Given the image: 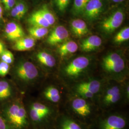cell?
<instances>
[{
	"label": "cell",
	"mask_w": 129,
	"mask_h": 129,
	"mask_svg": "<svg viewBox=\"0 0 129 129\" xmlns=\"http://www.w3.org/2000/svg\"><path fill=\"white\" fill-rule=\"evenodd\" d=\"M1 2L5 5V3H6V1L7 0H1Z\"/></svg>",
	"instance_id": "38"
},
{
	"label": "cell",
	"mask_w": 129,
	"mask_h": 129,
	"mask_svg": "<svg viewBox=\"0 0 129 129\" xmlns=\"http://www.w3.org/2000/svg\"><path fill=\"white\" fill-rule=\"evenodd\" d=\"M101 76L106 80L123 82L128 76V70L123 56L117 52L105 55L101 63Z\"/></svg>",
	"instance_id": "7"
},
{
	"label": "cell",
	"mask_w": 129,
	"mask_h": 129,
	"mask_svg": "<svg viewBox=\"0 0 129 129\" xmlns=\"http://www.w3.org/2000/svg\"><path fill=\"white\" fill-rule=\"evenodd\" d=\"M129 39V27H125L121 29L114 36L113 41L116 44H120Z\"/></svg>",
	"instance_id": "26"
},
{
	"label": "cell",
	"mask_w": 129,
	"mask_h": 129,
	"mask_svg": "<svg viewBox=\"0 0 129 129\" xmlns=\"http://www.w3.org/2000/svg\"><path fill=\"white\" fill-rule=\"evenodd\" d=\"M122 82L106 80L95 101L102 112L124 109L127 107L123 95Z\"/></svg>",
	"instance_id": "4"
},
{
	"label": "cell",
	"mask_w": 129,
	"mask_h": 129,
	"mask_svg": "<svg viewBox=\"0 0 129 129\" xmlns=\"http://www.w3.org/2000/svg\"><path fill=\"white\" fill-rule=\"evenodd\" d=\"M94 75L90 58L79 56L60 67L57 76L68 86Z\"/></svg>",
	"instance_id": "3"
},
{
	"label": "cell",
	"mask_w": 129,
	"mask_h": 129,
	"mask_svg": "<svg viewBox=\"0 0 129 129\" xmlns=\"http://www.w3.org/2000/svg\"><path fill=\"white\" fill-rule=\"evenodd\" d=\"M3 10L2 6L0 5V23L1 22V20L3 18Z\"/></svg>",
	"instance_id": "36"
},
{
	"label": "cell",
	"mask_w": 129,
	"mask_h": 129,
	"mask_svg": "<svg viewBox=\"0 0 129 129\" xmlns=\"http://www.w3.org/2000/svg\"><path fill=\"white\" fill-rule=\"evenodd\" d=\"M10 70V64L0 60V77H4L9 73Z\"/></svg>",
	"instance_id": "30"
},
{
	"label": "cell",
	"mask_w": 129,
	"mask_h": 129,
	"mask_svg": "<svg viewBox=\"0 0 129 129\" xmlns=\"http://www.w3.org/2000/svg\"><path fill=\"white\" fill-rule=\"evenodd\" d=\"M24 103L31 129H51L60 110L38 98H30Z\"/></svg>",
	"instance_id": "1"
},
{
	"label": "cell",
	"mask_w": 129,
	"mask_h": 129,
	"mask_svg": "<svg viewBox=\"0 0 129 129\" xmlns=\"http://www.w3.org/2000/svg\"><path fill=\"white\" fill-rule=\"evenodd\" d=\"M36 45V39L31 37H24L15 42L13 46L14 50L24 51L31 49Z\"/></svg>",
	"instance_id": "21"
},
{
	"label": "cell",
	"mask_w": 129,
	"mask_h": 129,
	"mask_svg": "<svg viewBox=\"0 0 129 129\" xmlns=\"http://www.w3.org/2000/svg\"><path fill=\"white\" fill-rule=\"evenodd\" d=\"M28 22L31 26H41L48 28L50 25L44 18L38 10L35 11L28 18Z\"/></svg>",
	"instance_id": "22"
},
{
	"label": "cell",
	"mask_w": 129,
	"mask_h": 129,
	"mask_svg": "<svg viewBox=\"0 0 129 129\" xmlns=\"http://www.w3.org/2000/svg\"><path fill=\"white\" fill-rule=\"evenodd\" d=\"M124 1L125 0H111V1H112L114 3H120Z\"/></svg>",
	"instance_id": "37"
},
{
	"label": "cell",
	"mask_w": 129,
	"mask_h": 129,
	"mask_svg": "<svg viewBox=\"0 0 129 129\" xmlns=\"http://www.w3.org/2000/svg\"><path fill=\"white\" fill-rule=\"evenodd\" d=\"M104 10L103 0H89L85 5L82 15L89 22H93L100 17Z\"/></svg>",
	"instance_id": "13"
},
{
	"label": "cell",
	"mask_w": 129,
	"mask_h": 129,
	"mask_svg": "<svg viewBox=\"0 0 129 129\" xmlns=\"http://www.w3.org/2000/svg\"><path fill=\"white\" fill-rule=\"evenodd\" d=\"M5 49H6V47L5 46V44L1 41H0V55L5 51Z\"/></svg>",
	"instance_id": "35"
},
{
	"label": "cell",
	"mask_w": 129,
	"mask_h": 129,
	"mask_svg": "<svg viewBox=\"0 0 129 129\" xmlns=\"http://www.w3.org/2000/svg\"><path fill=\"white\" fill-rule=\"evenodd\" d=\"M129 113L124 109L102 112L89 129H129Z\"/></svg>",
	"instance_id": "9"
},
{
	"label": "cell",
	"mask_w": 129,
	"mask_h": 129,
	"mask_svg": "<svg viewBox=\"0 0 129 129\" xmlns=\"http://www.w3.org/2000/svg\"><path fill=\"white\" fill-rule=\"evenodd\" d=\"M61 110L89 127L102 112L95 102L70 93Z\"/></svg>",
	"instance_id": "2"
},
{
	"label": "cell",
	"mask_w": 129,
	"mask_h": 129,
	"mask_svg": "<svg viewBox=\"0 0 129 129\" xmlns=\"http://www.w3.org/2000/svg\"><path fill=\"white\" fill-rule=\"evenodd\" d=\"M102 39L97 35H92L83 39L80 43V50L84 52L95 51L102 46Z\"/></svg>",
	"instance_id": "18"
},
{
	"label": "cell",
	"mask_w": 129,
	"mask_h": 129,
	"mask_svg": "<svg viewBox=\"0 0 129 129\" xmlns=\"http://www.w3.org/2000/svg\"><path fill=\"white\" fill-rule=\"evenodd\" d=\"M70 29L73 34L77 37H81L89 32L86 22L80 19H75L70 23Z\"/></svg>",
	"instance_id": "19"
},
{
	"label": "cell",
	"mask_w": 129,
	"mask_h": 129,
	"mask_svg": "<svg viewBox=\"0 0 129 129\" xmlns=\"http://www.w3.org/2000/svg\"><path fill=\"white\" fill-rule=\"evenodd\" d=\"M89 0H74L72 13L75 16L81 15L85 5Z\"/></svg>",
	"instance_id": "25"
},
{
	"label": "cell",
	"mask_w": 129,
	"mask_h": 129,
	"mask_svg": "<svg viewBox=\"0 0 129 129\" xmlns=\"http://www.w3.org/2000/svg\"><path fill=\"white\" fill-rule=\"evenodd\" d=\"M69 38V32L63 25L55 26L46 39L47 43L52 46H57L67 41Z\"/></svg>",
	"instance_id": "15"
},
{
	"label": "cell",
	"mask_w": 129,
	"mask_h": 129,
	"mask_svg": "<svg viewBox=\"0 0 129 129\" xmlns=\"http://www.w3.org/2000/svg\"><path fill=\"white\" fill-rule=\"evenodd\" d=\"M11 10V15L14 18L17 20H20L22 18L19 12L16 8L15 6Z\"/></svg>",
	"instance_id": "32"
},
{
	"label": "cell",
	"mask_w": 129,
	"mask_h": 129,
	"mask_svg": "<svg viewBox=\"0 0 129 129\" xmlns=\"http://www.w3.org/2000/svg\"><path fill=\"white\" fill-rule=\"evenodd\" d=\"M0 59L8 64H11L14 60V55L11 51L6 49L0 55Z\"/></svg>",
	"instance_id": "28"
},
{
	"label": "cell",
	"mask_w": 129,
	"mask_h": 129,
	"mask_svg": "<svg viewBox=\"0 0 129 129\" xmlns=\"http://www.w3.org/2000/svg\"><path fill=\"white\" fill-rule=\"evenodd\" d=\"M71 0H54L55 6L61 13H64L68 9Z\"/></svg>",
	"instance_id": "27"
},
{
	"label": "cell",
	"mask_w": 129,
	"mask_h": 129,
	"mask_svg": "<svg viewBox=\"0 0 129 129\" xmlns=\"http://www.w3.org/2000/svg\"><path fill=\"white\" fill-rule=\"evenodd\" d=\"M14 6L19 12L22 18H23L27 11L26 5L23 2H18L15 4Z\"/></svg>",
	"instance_id": "31"
},
{
	"label": "cell",
	"mask_w": 129,
	"mask_h": 129,
	"mask_svg": "<svg viewBox=\"0 0 129 129\" xmlns=\"http://www.w3.org/2000/svg\"><path fill=\"white\" fill-rule=\"evenodd\" d=\"M0 129H13L0 114Z\"/></svg>",
	"instance_id": "33"
},
{
	"label": "cell",
	"mask_w": 129,
	"mask_h": 129,
	"mask_svg": "<svg viewBox=\"0 0 129 129\" xmlns=\"http://www.w3.org/2000/svg\"><path fill=\"white\" fill-rule=\"evenodd\" d=\"M6 38L11 41L15 42L25 37L23 28L17 23L12 22L7 23L5 29Z\"/></svg>",
	"instance_id": "17"
},
{
	"label": "cell",
	"mask_w": 129,
	"mask_h": 129,
	"mask_svg": "<svg viewBox=\"0 0 129 129\" xmlns=\"http://www.w3.org/2000/svg\"><path fill=\"white\" fill-rule=\"evenodd\" d=\"M106 80L101 76L94 74L68 87L70 94L95 102Z\"/></svg>",
	"instance_id": "8"
},
{
	"label": "cell",
	"mask_w": 129,
	"mask_h": 129,
	"mask_svg": "<svg viewBox=\"0 0 129 129\" xmlns=\"http://www.w3.org/2000/svg\"><path fill=\"white\" fill-rule=\"evenodd\" d=\"M51 129H89V128L60 110Z\"/></svg>",
	"instance_id": "12"
},
{
	"label": "cell",
	"mask_w": 129,
	"mask_h": 129,
	"mask_svg": "<svg viewBox=\"0 0 129 129\" xmlns=\"http://www.w3.org/2000/svg\"><path fill=\"white\" fill-rule=\"evenodd\" d=\"M0 114L13 129H31L23 97L2 105Z\"/></svg>",
	"instance_id": "6"
},
{
	"label": "cell",
	"mask_w": 129,
	"mask_h": 129,
	"mask_svg": "<svg viewBox=\"0 0 129 129\" xmlns=\"http://www.w3.org/2000/svg\"><path fill=\"white\" fill-rule=\"evenodd\" d=\"M122 91L125 104L128 106L129 104V84L127 79L122 82Z\"/></svg>",
	"instance_id": "29"
},
{
	"label": "cell",
	"mask_w": 129,
	"mask_h": 129,
	"mask_svg": "<svg viewBox=\"0 0 129 129\" xmlns=\"http://www.w3.org/2000/svg\"><path fill=\"white\" fill-rule=\"evenodd\" d=\"M69 95L68 86L58 77L57 81L50 82L43 87L38 98L61 110Z\"/></svg>",
	"instance_id": "10"
},
{
	"label": "cell",
	"mask_w": 129,
	"mask_h": 129,
	"mask_svg": "<svg viewBox=\"0 0 129 129\" xmlns=\"http://www.w3.org/2000/svg\"><path fill=\"white\" fill-rule=\"evenodd\" d=\"M15 5V0H7L5 4V9L6 11L12 9Z\"/></svg>",
	"instance_id": "34"
},
{
	"label": "cell",
	"mask_w": 129,
	"mask_h": 129,
	"mask_svg": "<svg viewBox=\"0 0 129 129\" xmlns=\"http://www.w3.org/2000/svg\"><path fill=\"white\" fill-rule=\"evenodd\" d=\"M28 32L30 37L36 40L45 37L48 34L49 30L47 27L31 26L28 28Z\"/></svg>",
	"instance_id": "23"
},
{
	"label": "cell",
	"mask_w": 129,
	"mask_h": 129,
	"mask_svg": "<svg viewBox=\"0 0 129 129\" xmlns=\"http://www.w3.org/2000/svg\"><path fill=\"white\" fill-rule=\"evenodd\" d=\"M15 82L23 90L35 87L45 79V75L36 65L28 60H20L11 71Z\"/></svg>",
	"instance_id": "5"
},
{
	"label": "cell",
	"mask_w": 129,
	"mask_h": 129,
	"mask_svg": "<svg viewBox=\"0 0 129 129\" xmlns=\"http://www.w3.org/2000/svg\"><path fill=\"white\" fill-rule=\"evenodd\" d=\"M78 48L77 43L72 40H67L60 44L57 49V52L62 58L75 53Z\"/></svg>",
	"instance_id": "20"
},
{
	"label": "cell",
	"mask_w": 129,
	"mask_h": 129,
	"mask_svg": "<svg viewBox=\"0 0 129 129\" xmlns=\"http://www.w3.org/2000/svg\"><path fill=\"white\" fill-rule=\"evenodd\" d=\"M36 58L46 74L55 73L56 61L51 53L47 51H39L36 54Z\"/></svg>",
	"instance_id": "14"
},
{
	"label": "cell",
	"mask_w": 129,
	"mask_h": 129,
	"mask_svg": "<svg viewBox=\"0 0 129 129\" xmlns=\"http://www.w3.org/2000/svg\"><path fill=\"white\" fill-rule=\"evenodd\" d=\"M38 11L50 26L55 23L56 22L55 16L46 5H43Z\"/></svg>",
	"instance_id": "24"
},
{
	"label": "cell",
	"mask_w": 129,
	"mask_h": 129,
	"mask_svg": "<svg viewBox=\"0 0 129 129\" xmlns=\"http://www.w3.org/2000/svg\"><path fill=\"white\" fill-rule=\"evenodd\" d=\"M124 19V11L120 9L116 10L102 21L100 29L105 34L111 35L121 25Z\"/></svg>",
	"instance_id": "11"
},
{
	"label": "cell",
	"mask_w": 129,
	"mask_h": 129,
	"mask_svg": "<svg viewBox=\"0 0 129 129\" xmlns=\"http://www.w3.org/2000/svg\"><path fill=\"white\" fill-rule=\"evenodd\" d=\"M17 97L15 89L12 83L6 79L0 80V104L2 105Z\"/></svg>",
	"instance_id": "16"
}]
</instances>
